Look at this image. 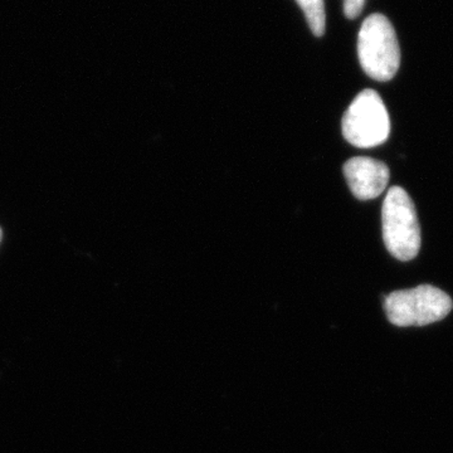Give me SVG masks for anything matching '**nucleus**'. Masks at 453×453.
<instances>
[{"mask_svg": "<svg viewBox=\"0 0 453 453\" xmlns=\"http://www.w3.org/2000/svg\"><path fill=\"white\" fill-rule=\"evenodd\" d=\"M2 238H3V231H2V228H0V242H2Z\"/></svg>", "mask_w": 453, "mask_h": 453, "instance_id": "8", "label": "nucleus"}, {"mask_svg": "<svg viewBox=\"0 0 453 453\" xmlns=\"http://www.w3.org/2000/svg\"><path fill=\"white\" fill-rule=\"evenodd\" d=\"M365 7V0H344V13L349 19H354L359 16Z\"/></svg>", "mask_w": 453, "mask_h": 453, "instance_id": "7", "label": "nucleus"}, {"mask_svg": "<svg viewBox=\"0 0 453 453\" xmlns=\"http://www.w3.org/2000/svg\"><path fill=\"white\" fill-rule=\"evenodd\" d=\"M344 175L353 195L360 201L377 198L389 181L386 164L372 157H353L344 165Z\"/></svg>", "mask_w": 453, "mask_h": 453, "instance_id": "5", "label": "nucleus"}, {"mask_svg": "<svg viewBox=\"0 0 453 453\" xmlns=\"http://www.w3.org/2000/svg\"><path fill=\"white\" fill-rule=\"evenodd\" d=\"M389 133L388 111L378 92H360L342 118L344 138L357 148H372L383 144Z\"/></svg>", "mask_w": 453, "mask_h": 453, "instance_id": "4", "label": "nucleus"}, {"mask_svg": "<svg viewBox=\"0 0 453 453\" xmlns=\"http://www.w3.org/2000/svg\"><path fill=\"white\" fill-rule=\"evenodd\" d=\"M357 57L363 71L377 81H389L401 65V49L388 18L372 14L357 35Z\"/></svg>", "mask_w": 453, "mask_h": 453, "instance_id": "1", "label": "nucleus"}, {"mask_svg": "<svg viewBox=\"0 0 453 453\" xmlns=\"http://www.w3.org/2000/svg\"><path fill=\"white\" fill-rule=\"evenodd\" d=\"M296 2L305 14L311 32L316 37H323L325 23H326L324 0H296Z\"/></svg>", "mask_w": 453, "mask_h": 453, "instance_id": "6", "label": "nucleus"}, {"mask_svg": "<svg viewBox=\"0 0 453 453\" xmlns=\"http://www.w3.org/2000/svg\"><path fill=\"white\" fill-rule=\"evenodd\" d=\"M387 318L395 326H426L442 320L453 309L446 292L431 285L395 291L384 301Z\"/></svg>", "mask_w": 453, "mask_h": 453, "instance_id": "3", "label": "nucleus"}, {"mask_svg": "<svg viewBox=\"0 0 453 453\" xmlns=\"http://www.w3.org/2000/svg\"><path fill=\"white\" fill-rule=\"evenodd\" d=\"M383 238L390 255L399 261H411L421 249V228L416 207L404 189L390 188L381 210Z\"/></svg>", "mask_w": 453, "mask_h": 453, "instance_id": "2", "label": "nucleus"}]
</instances>
